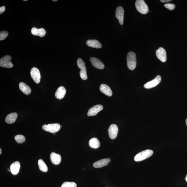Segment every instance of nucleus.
Wrapping results in <instances>:
<instances>
[{
    "instance_id": "obj_32",
    "label": "nucleus",
    "mask_w": 187,
    "mask_h": 187,
    "mask_svg": "<svg viewBox=\"0 0 187 187\" xmlns=\"http://www.w3.org/2000/svg\"><path fill=\"white\" fill-rule=\"evenodd\" d=\"M1 152H2V150H1V148H0V154H1Z\"/></svg>"
},
{
    "instance_id": "obj_29",
    "label": "nucleus",
    "mask_w": 187,
    "mask_h": 187,
    "mask_svg": "<svg viewBox=\"0 0 187 187\" xmlns=\"http://www.w3.org/2000/svg\"><path fill=\"white\" fill-rule=\"evenodd\" d=\"M164 6L170 10H173L175 8V5L173 4H167L164 5Z\"/></svg>"
},
{
    "instance_id": "obj_24",
    "label": "nucleus",
    "mask_w": 187,
    "mask_h": 187,
    "mask_svg": "<svg viewBox=\"0 0 187 187\" xmlns=\"http://www.w3.org/2000/svg\"><path fill=\"white\" fill-rule=\"evenodd\" d=\"M15 140L19 143H22L25 141V137L22 135H17L15 137Z\"/></svg>"
},
{
    "instance_id": "obj_11",
    "label": "nucleus",
    "mask_w": 187,
    "mask_h": 187,
    "mask_svg": "<svg viewBox=\"0 0 187 187\" xmlns=\"http://www.w3.org/2000/svg\"><path fill=\"white\" fill-rule=\"evenodd\" d=\"M103 109V107L101 105H97L92 107L89 110L88 115L89 116H94Z\"/></svg>"
},
{
    "instance_id": "obj_23",
    "label": "nucleus",
    "mask_w": 187,
    "mask_h": 187,
    "mask_svg": "<svg viewBox=\"0 0 187 187\" xmlns=\"http://www.w3.org/2000/svg\"><path fill=\"white\" fill-rule=\"evenodd\" d=\"M39 169L43 172H47L48 171V167L42 159H40L38 162Z\"/></svg>"
},
{
    "instance_id": "obj_2",
    "label": "nucleus",
    "mask_w": 187,
    "mask_h": 187,
    "mask_svg": "<svg viewBox=\"0 0 187 187\" xmlns=\"http://www.w3.org/2000/svg\"><path fill=\"white\" fill-rule=\"evenodd\" d=\"M153 154L152 150H147L139 153L135 157L134 160L136 162L143 161L152 156Z\"/></svg>"
},
{
    "instance_id": "obj_31",
    "label": "nucleus",
    "mask_w": 187,
    "mask_h": 187,
    "mask_svg": "<svg viewBox=\"0 0 187 187\" xmlns=\"http://www.w3.org/2000/svg\"><path fill=\"white\" fill-rule=\"evenodd\" d=\"M171 1V0H161L160 1L162 3H167Z\"/></svg>"
},
{
    "instance_id": "obj_3",
    "label": "nucleus",
    "mask_w": 187,
    "mask_h": 187,
    "mask_svg": "<svg viewBox=\"0 0 187 187\" xmlns=\"http://www.w3.org/2000/svg\"><path fill=\"white\" fill-rule=\"evenodd\" d=\"M135 6L137 10L142 14H145L148 12V6L143 0H137L135 2Z\"/></svg>"
},
{
    "instance_id": "obj_19",
    "label": "nucleus",
    "mask_w": 187,
    "mask_h": 187,
    "mask_svg": "<svg viewBox=\"0 0 187 187\" xmlns=\"http://www.w3.org/2000/svg\"><path fill=\"white\" fill-rule=\"evenodd\" d=\"M66 93V90L63 86L59 88L55 94V96L57 99H61L64 97Z\"/></svg>"
},
{
    "instance_id": "obj_17",
    "label": "nucleus",
    "mask_w": 187,
    "mask_h": 187,
    "mask_svg": "<svg viewBox=\"0 0 187 187\" xmlns=\"http://www.w3.org/2000/svg\"><path fill=\"white\" fill-rule=\"evenodd\" d=\"M86 43L88 46L92 48L99 49L102 47L101 43L96 40H89L86 41Z\"/></svg>"
},
{
    "instance_id": "obj_8",
    "label": "nucleus",
    "mask_w": 187,
    "mask_h": 187,
    "mask_svg": "<svg viewBox=\"0 0 187 187\" xmlns=\"http://www.w3.org/2000/svg\"><path fill=\"white\" fill-rule=\"evenodd\" d=\"M124 11L121 6L117 7L116 11V16L118 19L121 25H122L124 22Z\"/></svg>"
},
{
    "instance_id": "obj_21",
    "label": "nucleus",
    "mask_w": 187,
    "mask_h": 187,
    "mask_svg": "<svg viewBox=\"0 0 187 187\" xmlns=\"http://www.w3.org/2000/svg\"><path fill=\"white\" fill-rule=\"evenodd\" d=\"M18 114L16 113H12L7 116L5 119V121L8 124H13L16 121Z\"/></svg>"
},
{
    "instance_id": "obj_9",
    "label": "nucleus",
    "mask_w": 187,
    "mask_h": 187,
    "mask_svg": "<svg viewBox=\"0 0 187 187\" xmlns=\"http://www.w3.org/2000/svg\"><path fill=\"white\" fill-rule=\"evenodd\" d=\"M156 55L159 59L162 62H165L167 60L166 50L163 48L160 47L156 51Z\"/></svg>"
},
{
    "instance_id": "obj_13",
    "label": "nucleus",
    "mask_w": 187,
    "mask_h": 187,
    "mask_svg": "<svg viewBox=\"0 0 187 187\" xmlns=\"http://www.w3.org/2000/svg\"><path fill=\"white\" fill-rule=\"evenodd\" d=\"M110 162L111 159L109 158L103 159L94 162L93 166L96 168H101L107 165Z\"/></svg>"
},
{
    "instance_id": "obj_35",
    "label": "nucleus",
    "mask_w": 187,
    "mask_h": 187,
    "mask_svg": "<svg viewBox=\"0 0 187 187\" xmlns=\"http://www.w3.org/2000/svg\"><path fill=\"white\" fill-rule=\"evenodd\" d=\"M52 1H58L57 0H52Z\"/></svg>"
},
{
    "instance_id": "obj_22",
    "label": "nucleus",
    "mask_w": 187,
    "mask_h": 187,
    "mask_svg": "<svg viewBox=\"0 0 187 187\" xmlns=\"http://www.w3.org/2000/svg\"><path fill=\"white\" fill-rule=\"evenodd\" d=\"M89 145L92 148L97 149L100 146V143L97 138H92L89 142Z\"/></svg>"
},
{
    "instance_id": "obj_16",
    "label": "nucleus",
    "mask_w": 187,
    "mask_h": 187,
    "mask_svg": "<svg viewBox=\"0 0 187 187\" xmlns=\"http://www.w3.org/2000/svg\"><path fill=\"white\" fill-rule=\"evenodd\" d=\"M31 33L34 35L39 36L41 37H43L46 35V30L43 28L38 29L34 27L31 29Z\"/></svg>"
},
{
    "instance_id": "obj_4",
    "label": "nucleus",
    "mask_w": 187,
    "mask_h": 187,
    "mask_svg": "<svg viewBox=\"0 0 187 187\" xmlns=\"http://www.w3.org/2000/svg\"><path fill=\"white\" fill-rule=\"evenodd\" d=\"M61 126L58 123L44 124L42 126V129L47 132L52 133H55L59 131Z\"/></svg>"
},
{
    "instance_id": "obj_33",
    "label": "nucleus",
    "mask_w": 187,
    "mask_h": 187,
    "mask_svg": "<svg viewBox=\"0 0 187 187\" xmlns=\"http://www.w3.org/2000/svg\"><path fill=\"white\" fill-rule=\"evenodd\" d=\"M185 179H186V182H187V175H186V178H185Z\"/></svg>"
},
{
    "instance_id": "obj_18",
    "label": "nucleus",
    "mask_w": 187,
    "mask_h": 187,
    "mask_svg": "<svg viewBox=\"0 0 187 187\" xmlns=\"http://www.w3.org/2000/svg\"><path fill=\"white\" fill-rule=\"evenodd\" d=\"M99 89L100 91L107 96H111L112 95V90L107 85L101 84L100 86Z\"/></svg>"
},
{
    "instance_id": "obj_36",
    "label": "nucleus",
    "mask_w": 187,
    "mask_h": 187,
    "mask_svg": "<svg viewBox=\"0 0 187 187\" xmlns=\"http://www.w3.org/2000/svg\"><path fill=\"white\" fill-rule=\"evenodd\" d=\"M24 1H27V0H24Z\"/></svg>"
},
{
    "instance_id": "obj_10",
    "label": "nucleus",
    "mask_w": 187,
    "mask_h": 187,
    "mask_svg": "<svg viewBox=\"0 0 187 187\" xmlns=\"http://www.w3.org/2000/svg\"><path fill=\"white\" fill-rule=\"evenodd\" d=\"M109 137L112 139H116L118 135V128L116 124L111 125L108 129Z\"/></svg>"
},
{
    "instance_id": "obj_15",
    "label": "nucleus",
    "mask_w": 187,
    "mask_h": 187,
    "mask_svg": "<svg viewBox=\"0 0 187 187\" xmlns=\"http://www.w3.org/2000/svg\"><path fill=\"white\" fill-rule=\"evenodd\" d=\"M50 159L53 164L58 165L61 162V156L60 155L55 152H52L50 155Z\"/></svg>"
},
{
    "instance_id": "obj_26",
    "label": "nucleus",
    "mask_w": 187,
    "mask_h": 187,
    "mask_svg": "<svg viewBox=\"0 0 187 187\" xmlns=\"http://www.w3.org/2000/svg\"><path fill=\"white\" fill-rule=\"evenodd\" d=\"M77 184L74 182H66L63 183L61 187H77Z\"/></svg>"
},
{
    "instance_id": "obj_14",
    "label": "nucleus",
    "mask_w": 187,
    "mask_h": 187,
    "mask_svg": "<svg viewBox=\"0 0 187 187\" xmlns=\"http://www.w3.org/2000/svg\"><path fill=\"white\" fill-rule=\"evenodd\" d=\"M20 167V162L18 161H16L11 164L10 169L11 173L13 175H16L19 172Z\"/></svg>"
},
{
    "instance_id": "obj_5",
    "label": "nucleus",
    "mask_w": 187,
    "mask_h": 187,
    "mask_svg": "<svg viewBox=\"0 0 187 187\" xmlns=\"http://www.w3.org/2000/svg\"><path fill=\"white\" fill-rule=\"evenodd\" d=\"M12 57L10 56L6 55L0 59V66L1 67L11 68L13 66L12 62L10 61Z\"/></svg>"
},
{
    "instance_id": "obj_20",
    "label": "nucleus",
    "mask_w": 187,
    "mask_h": 187,
    "mask_svg": "<svg viewBox=\"0 0 187 187\" xmlns=\"http://www.w3.org/2000/svg\"><path fill=\"white\" fill-rule=\"evenodd\" d=\"M19 88L21 91L26 95H29L31 92V88L25 83L23 82H20L19 84Z\"/></svg>"
},
{
    "instance_id": "obj_27",
    "label": "nucleus",
    "mask_w": 187,
    "mask_h": 187,
    "mask_svg": "<svg viewBox=\"0 0 187 187\" xmlns=\"http://www.w3.org/2000/svg\"><path fill=\"white\" fill-rule=\"evenodd\" d=\"M77 64L78 67L81 70L86 67L85 62L83 61L82 59L79 58L77 60Z\"/></svg>"
},
{
    "instance_id": "obj_25",
    "label": "nucleus",
    "mask_w": 187,
    "mask_h": 187,
    "mask_svg": "<svg viewBox=\"0 0 187 187\" xmlns=\"http://www.w3.org/2000/svg\"><path fill=\"white\" fill-rule=\"evenodd\" d=\"M80 75L81 78L83 80H86L88 79V77L87 74L86 67L81 70L80 72Z\"/></svg>"
},
{
    "instance_id": "obj_12",
    "label": "nucleus",
    "mask_w": 187,
    "mask_h": 187,
    "mask_svg": "<svg viewBox=\"0 0 187 187\" xmlns=\"http://www.w3.org/2000/svg\"><path fill=\"white\" fill-rule=\"evenodd\" d=\"M90 60L92 65L96 68L103 69L104 68L105 66L104 64L98 59L92 57L90 58Z\"/></svg>"
},
{
    "instance_id": "obj_30",
    "label": "nucleus",
    "mask_w": 187,
    "mask_h": 187,
    "mask_svg": "<svg viewBox=\"0 0 187 187\" xmlns=\"http://www.w3.org/2000/svg\"><path fill=\"white\" fill-rule=\"evenodd\" d=\"M5 10V7L4 6L0 7V14H1L4 12Z\"/></svg>"
},
{
    "instance_id": "obj_34",
    "label": "nucleus",
    "mask_w": 187,
    "mask_h": 187,
    "mask_svg": "<svg viewBox=\"0 0 187 187\" xmlns=\"http://www.w3.org/2000/svg\"><path fill=\"white\" fill-rule=\"evenodd\" d=\"M186 126H187V118L186 119Z\"/></svg>"
},
{
    "instance_id": "obj_1",
    "label": "nucleus",
    "mask_w": 187,
    "mask_h": 187,
    "mask_svg": "<svg viewBox=\"0 0 187 187\" xmlns=\"http://www.w3.org/2000/svg\"><path fill=\"white\" fill-rule=\"evenodd\" d=\"M126 60L128 68L131 71L135 69L137 65L136 58L135 53L133 52H130L128 53Z\"/></svg>"
},
{
    "instance_id": "obj_6",
    "label": "nucleus",
    "mask_w": 187,
    "mask_h": 187,
    "mask_svg": "<svg viewBox=\"0 0 187 187\" xmlns=\"http://www.w3.org/2000/svg\"><path fill=\"white\" fill-rule=\"evenodd\" d=\"M31 75L32 78L37 84H39L41 80V74L38 69L33 67L31 70Z\"/></svg>"
},
{
    "instance_id": "obj_7",
    "label": "nucleus",
    "mask_w": 187,
    "mask_h": 187,
    "mask_svg": "<svg viewBox=\"0 0 187 187\" xmlns=\"http://www.w3.org/2000/svg\"><path fill=\"white\" fill-rule=\"evenodd\" d=\"M161 77L160 76L158 75L155 78L152 80L150 81L145 84L144 87L145 88L150 89L155 87L159 84L161 82Z\"/></svg>"
},
{
    "instance_id": "obj_28",
    "label": "nucleus",
    "mask_w": 187,
    "mask_h": 187,
    "mask_svg": "<svg viewBox=\"0 0 187 187\" xmlns=\"http://www.w3.org/2000/svg\"><path fill=\"white\" fill-rule=\"evenodd\" d=\"M8 33L7 31H1L0 32V40H4L8 36Z\"/></svg>"
}]
</instances>
